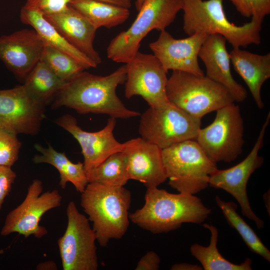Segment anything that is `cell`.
<instances>
[{
	"mask_svg": "<svg viewBox=\"0 0 270 270\" xmlns=\"http://www.w3.org/2000/svg\"><path fill=\"white\" fill-rule=\"evenodd\" d=\"M243 16L264 20L270 14V0H229Z\"/></svg>",
	"mask_w": 270,
	"mask_h": 270,
	"instance_id": "cell-31",
	"label": "cell"
},
{
	"mask_svg": "<svg viewBox=\"0 0 270 270\" xmlns=\"http://www.w3.org/2000/svg\"><path fill=\"white\" fill-rule=\"evenodd\" d=\"M200 128V119L169 102L160 106H150L140 116L138 132L144 140L162 150L196 140Z\"/></svg>",
	"mask_w": 270,
	"mask_h": 270,
	"instance_id": "cell-8",
	"label": "cell"
},
{
	"mask_svg": "<svg viewBox=\"0 0 270 270\" xmlns=\"http://www.w3.org/2000/svg\"><path fill=\"white\" fill-rule=\"evenodd\" d=\"M40 60L24 79L23 84L29 94L45 106L66 84Z\"/></svg>",
	"mask_w": 270,
	"mask_h": 270,
	"instance_id": "cell-24",
	"label": "cell"
},
{
	"mask_svg": "<svg viewBox=\"0 0 270 270\" xmlns=\"http://www.w3.org/2000/svg\"><path fill=\"white\" fill-rule=\"evenodd\" d=\"M109 4L129 9L132 6V0H94Z\"/></svg>",
	"mask_w": 270,
	"mask_h": 270,
	"instance_id": "cell-35",
	"label": "cell"
},
{
	"mask_svg": "<svg viewBox=\"0 0 270 270\" xmlns=\"http://www.w3.org/2000/svg\"><path fill=\"white\" fill-rule=\"evenodd\" d=\"M36 268L38 270H56L55 263L52 261H48L40 264Z\"/></svg>",
	"mask_w": 270,
	"mask_h": 270,
	"instance_id": "cell-37",
	"label": "cell"
},
{
	"mask_svg": "<svg viewBox=\"0 0 270 270\" xmlns=\"http://www.w3.org/2000/svg\"><path fill=\"white\" fill-rule=\"evenodd\" d=\"M89 182L112 186H124L130 180L124 152H115L86 172Z\"/></svg>",
	"mask_w": 270,
	"mask_h": 270,
	"instance_id": "cell-27",
	"label": "cell"
},
{
	"mask_svg": "<svg viewBox=\"0 0 270 270\" xmlns=\"http://www.w3.org/2000/svg\"><path fill=\"white\" fill-rule=\"evenodd\" d=\"M229 54L234 70L244 81L258 108L262 109L261 88L270 78V54H258L233 48Z\"/></svg>",
	"mask_w": 270,
	"mask_h": 270,
	"instance_id": "cell-21",
	"label": "cell"
},
{
	"mask_svg": "<svg viewBox=\"0 0 270 270\" xmlns=\"http://www.w3.org/2000/svg\"><path fill=\"white\" fill-rule=\"evenodd\" d=\"M203 226L210 232V244L208 246L198 244H192L190 248L192 255L202 264L204 270H251L252 260L246 258L240 264H235L224 258L217 248L218 232L212 224H204Z\"/></svg>",
	"mask_w": 270,
	"mask_h": 270,
	"instance_id": "cell-26",
	"label": "cell"
},
{
	"mask_svg": "<svg viewBox=\"0 0 270 270\" xmlns=\"http://www.w3.org/2000/svg\"><path fill=\"white\" fill-rule=\"evenodd\" d=\"M44 16L76 48L98 65L102 62L93 44L97 29L83 15L68 5L62 12Z\"/></svg>",
	"mask_w": 270,
	"mask_h": 270,
	"instance_id": "cell-20",
	"label": "cell"
},
{
	"mask_svg": "<svg viewBox=\"0 0 270 270\" xmlns=\"http://www.w3.org/2000/svg\"><path fill=\"white\" fill-rule=\"evenodd\" d=\"M216 112L214 121L200 128L195 140L212 161L230 162L242 154L244 143L240 109L232 103Z\"/></svg>",
	"mask_w": 270,
	"mask_h": 270,
	"instance_id": "cell-9",
	"label": "cell"
},
{
	"mask_svg": "<svg viewBox=\"0 0 270 270\" xmlns=\"http://www.w3.org/2000/svg\"><path fill=\"white\" fill-rule=\"evenodd\" d=\"M160 262L159 256L154 251H150L140 258L136 270H158L160 268Z\"/></svg>",
	"mask_w": 270,
	"mask_h": 270,
	"instance_id": "cell-34",
	"label": "cell"
},
{
	"mask_svg": "<svg viewBox=\"0 0 270 270\" xmlns=\"http://www.w3.org/2000/svg\"><path fill=\"white\" fill-rule=\"evenodd\" d=\"M146 0H136V7L138 11L140 9L142 6L144 4Z\"/></svg>",
	"mask_w": 270,
	"mask_h": 270,
	"instance_id": "cell-39",
	"label": "cell"
},
{
	"mask_svg": "<svg viewBox=\"0 0 270 270\" xmlns=\"http://www.w3.org/2000/svg\"><path fill=\"white\" fill-rule=\"evenodd\" d=\"M223 0H182L184 32L188 36L220 34L232 48L260 44L264 20L252 18L250 22L242 26L235 25L226 16Z\"/></svg>",
	"mask_w": 270,
	"mask_h": 270,
	"instance_id": "cell-4",
	"label": "cell"
},
{
	"mask_svg": "<svg viewBox=\"0 0 270 270\" xmlns=\"http://www.w3.org/2000/svg\"><path fill=\"white\" fill-rule=\"evenodd\" d=\"M171 270H202V266L188 263L176 264L172 266Z\"/></svg>",
	"mask_w": 270,
	"mask_h": 270,
	"instance_id": "cell-36",
	"label": "cell"
},
{
	"mask_svg": "<svg viewBox=\"0 0 270 270\" xmlns=\"http://www.w3.org/2000/svg\"><path fill=\"white\" fill-rule=\"evenodd\" d=\"M182 8V0H146L130 26L110 41L108 58L118 63L128 62L139 51L144 37L154 30H166Z\"/></svg>",
	"mask_w": 270,
	"mask_h": 270,
	"instance_id": "cell-7",
	"label": "cell"
},
{
	"mask_svg": "<svg viewBox=\"0 0 270 270\" xmlns=\"http://www.w3.org/2000/svg\"><path fill=\"white\" fill-rule=\"evenodd\" d=\"M207 36L204 34H196L184 38L176 39L163 30L149 46L166 72L178 70L204 76L198 58L200 47Z\"/></svg>",
	"mask_w": 270,
	"mask_h": 270,
	"instance_id": "cell-16",
	"label": "cell"
},
{
	"mask_svg": "<svg viewBox=\"0 0 270 270\" xmlns=\"http://www.w3.org/2000/svg\"><path fill=\"white\" fill-rule=\"evenodd\" d=\"M126 66V98L140 96L151 107L170 102L166 92L168 72L154 54L138 51Z\"/></svg>",
	"mask_w": 270,
	"mask_h": 270,
	"instance_id": "cell-13",
	"label": "cell"
},
{
	"mask_svg": "<svg viewBox=\"0 0 270 270\" xmlns=\"http://www.w3.org/2000/svg\"><path fill=\"white\" fill-rule=\"evenodd\" d=\"M16 177L11 167L0 166V210Z\"/></svg>",
	"mask_w": 270,
	"mask_h": 270,
	"instance_id": "cell-33",
	"label": "cell"
},
{
	"mask_svg": "<svg viewBox=\"0 0 270 270\" xmlns=\"http://www.w3.org/2000/svg\"><path fill=\"white\" fill-rule=\"evenodd\" d=\"M20 18L22 22L33 28L44 45L48 46L70 56L85 70L97 67L98 64L96 63L70 44L42 13L24 6L20 10Z\"/></svg>",
	"mask_w": 270,
	"mask_h": 270,
	"instance_id": "cell-22",
	"label": "cell"
},
{
	"mask_svg": "<svg viewBox=\"0 0 270 270\" xmlns=\"http://www.w3.org/2000/svg\"><path fill=\"white\" fill-rule=\"evenodd\" d=\"M131 192L124 186L89 182L81 193L80 206L92 222L96 241L106 247L112 239L121 238L129 224Z\"/></svg>",
	"mask_w": 270,
	"mask_h": 270,
	"instance_id": "cell-3",
	"label": "cell"
},
{
	"mask_svg": "<svg viewBox=\"0 0 270 270\" xmlns=\"http://www.w3.org/2000/svg\"><path fill=\"white\" fill-rule=\"evenodd\" d=\"M34 147L40 154H36L33 157V162L35 164H48L56 168L60 174L59 184L62 188H65L66 184L70 182L77 192L82 193L84 191L89 182L83 162L73 163L64 152H57L50 144L48 148L38 144H35Z\"/></svg>",
	"mask_w": 270,
	"mask_h": 270,
	"instance_id": "cell-23",
	"label": "cell"
},
{
	"mask_svg": "<svg viewBox=\"0 0 270 270\" xmlns=\"http://www.w3.org/2000/svg\"><path fill=\"white\" fill-rule=\"evenodd\" d=\"M56 123L70 133L78 142L84 156L86 173L98 166L111 154L123 150L124 142L114 138V130L116 118L110 117L106 126L101 130L88 132L77 124L75 118L66 114L56 120Z\"/></svg>",
	"mask_w": 270,
	"mask_h": 270,
	"instance_id": "cell-15",
	"label": "cell"
},
{
	"mask_svg": "<svg viewBox=\"0 0 270 270\" xmlns=\"http://www.w3.org/2000/svg\"><path fill=\"white\" fill-rule=\"evenodd\" d=\"M40 60L66 82L85 70L70 56L47 45H44Z\"/></svg>",
	"mask_w": 270,
	"mask_h": 270,
	"instance_id": "cell-29",
	"label": "cell"
},
{
	"mask_svg": "<svg viewBox=\"0 0 270 270\" xmlns=\"http://www.w3.org/2000/svg\"><path fill=\"white\" fill-rule=\"evenodd\" d=\"M162 159L168 184L179 192L195 194L206 188L218 170L195 140L162 149Z\"/></svg>",
	"mask_w": 270,
	"mask_h": 270,
	"instance_id": "cell-5",
	"label": "cell"
},
{
	"mask_svg": "<svg viewBox=\"0 0 270 270\" xmlns=\"http://www.w3.org/2000/svg\"><path fill=\"white\" fill-rule=\"evenodd\" d=\"M72 0H26L24 6L42 13L44 16L66 10Z\"/></svg>",
	"mask_w": 270,
	"mask_h": 270,
	"instance_id": "cell-32",
	"label": "cell"
},
{
	"mask_svg": "<svg viewBox=\"0 0 270 270\" xmlns=\"http://www.w3.org/2000/svg\"><path fill=\"white\" fill-rule=\"evenodd\" d=\"M130 180H138L147 188L158 187L167 180L162 159V149L141 137L124 142Z\"/></svg>",
	"mask_w": 270,
	"mask_h": 270,
	"instance_id": "cell-18",
	"label": "cell"
},
{
	"mask_svg": "<svg viewBox=\"0 0 270 270\" xmlns=\"http://www.w3.org/2000/svg\"><path fill=\"white\" fill-rule=\"evenodd\" d=\"M21 146L16 134L0 128V166H13L18 160Z\"/></svg>",
	"mask_w": 270,
	"mask_h": 270,
	"instance_id": "cell-30",
	"label": "cell"
},
{
	"mask_svg": "<svg viewBox=\"0 0 270 270\" xmlns=\"http://www.w3.org/2000/svg\"><path fill=\"white\" fill-rule=\"evenodd\" d=\"M126 64L106 76L83 71L56 96L54 108L66 106L81 114H104L115 118L128 119L140 115L128 108L118 97V86L126 80Z\"/></svg>",
	"mask_w": 270,
	"mask_h": 270,
	"instance_id": "cell-1",
	"label": "cell"
},
{
	"mask_svg": "<svg viewBox=\"0 0 270 270\" xmlns=\"http://www.w3.org/2000/svg\"><path fill=\"white\" fill-rule=\"evenodd\" d=\"M270 121L268 112L252 148L244 160L230 168L218 169L210 176L208 182L209 186L222 189L230 194L239 204L243 216L254 221L258 229L264 227V222L254 213L250 206L246 186L251 175L264 164V158L258 155V152L263 146Z\"/></svg>",
	"mask_w": 270,
	"mask_h": 270,
	"instance_id": "cell-12",
	"label": "cell"
},
{
	"mask_svg": "<svg viewBox=\"0 0 270 270\" xmlns=\"http://www.w3.org/2000/svg\"><path fill=\"white\" fill-rule=\"evenodd\" d=\"M144 204L129 214L130 220L152 234L168 232L184 223L201 224L211 213L194 194H172L158 187L147 188Z\"/></svg>",
	"mask_w": 270,
	"mask_h": 270,
	"instance_id": "cell-2",
	"label": "cell"
},
{
	"mask_svg": "<svg viewBox=\"0 0 270 270\" xmlns=\"http://www.w3.org/2000/svg\"><path fill=\"white\" fill-rule=\"evenodd\" d=\"M69 5L83 15L96 29L110 28L128 18L129 9L94 0H72Z\"/></svg>",
	"mask_w": 270,
	"mask_h": 270,
	"instance_id": "cell-25",
	"label": "cell"
},
{
	"mask_svg": "<svg viewBox=\"0 0 270 270\" xmlns=\"http://www.w3.org/2000/svg\"><path fill=\"white\" fill-rule=\"evenodd\" d=\"M68 224L58 240L64 270H96L98 262L96 233L86 216L70 202L66 209Z\"/></svg>",
	"mask_w": 270,
	"mask_h": 270,
	"instance_id": "cell-10",
	"label": "cell"
},
{
	"mask_svg": "<svg viewBox=\"0 0 270 270\" xmlns=\"http://www.w3.org/2000/svg\"><path fill=\"white\" fill-rule=\"evenodd\" d=\"M264 199L265 202L266 206L267 208L268 212L270 214V192H267L264 195Z\"/></svg>",
	"mask_w": 270,
	"mask_h": 270,
	"instance_id": "cell-38",
	"label": "cell"
},
{
	"mask_svg": "<svg viewBox=\"0 0 270 270\" xmlns=\"http://www.w3.org/2000/svg\"><path fill=\"white\" fill-rule=\"evenodd\" d=\"M226 39L219 34L208 36L202 45L198 57L204 64L208 78L224 86L234 101H244L248 93L246 88L233 78L230 57L226 48Z\"/></svg>",
	"mask_w": 270,
	"mask_h": 270,
	"instance_id": "cell-19",
	"label": "cell"
},
{
	"mask_svg": "<svg viewBox=\"0 0 270 270\" xmlns=\"http://www.w3.org/2000/svg\"><path fill=\"white\" fill-rule=\"evenodd\" d=\"M44 44L34 29L0 36V60L18 78L25 79L40 60Z\"/></svg>",
	"mask_w": 270,
	"mask_h": 270,
	"instance_id": "cell-17",
	"label": "cell"
},
{
	"mask_svg": "<svg viewBox=\"0 0 270 270\" xmlns=\"http://www.w3.org/2000/svg\"><path fill=\"white\" fill-rule=\"evenodd\" d=\"M168 101L202 120L206 114L235 102L228 90L206 76L172 70L166 87Z\"/></svg>",
	"mask_w": 270,
	"mask_h": 270,
	"instance_id": "cell-6",
	"label": "cell"
},
{
	"mask_svg": "<svg viewBox=\"0 0 270 270\" xmlns=\"http://www.w3.org/2000/svg\"><path fill=\"white\" fill-rule=\"evenodd\" d=\"M228 224L238 232L248 247L254 252L270 262V252L254 230L236 212L237 205L233 202H225L218 196L215 197Z\"/></svg>",
	"mask_w": 270,
	"mask_h": 270,
	"instance_id": "cell-28",
	"label": "cell"
},
{
	"mask_svg": "<svg viewBox=\"0 0 270 270\" xmlns=\"http://www.w3.org/2000/svg\"><path fill=\"white\" fill-rule=\"evenodd\" d=\"M42 191V182L34 180L22 202L6 216L0 230L2 236L17 232L26 238L33 236L40 238L47 234L46 228L40 225V221L47 212L60 206L62 196L57 190Z\"/></svg>",
	"mask_w": 270,
	"mask_h": 270,
	"instance_id": "cell-11",
	"label": "cell"
},
{
	"mask_svg": "<svg viewBox=\"0 0 270 270\" xmlns=\"http://www.w3.org/2000/svg\"><path fill=\"white\" fill-rule=\"evenodd\" d=\"M44 108L24 85L0 90V128L16 134L36 135L45 118Z\"/></svg>",
	"mask_w": 270,
	"mask_h": 270,
	"instance_id": "cell-14",
	"label": "cell"
}]
</instances>
